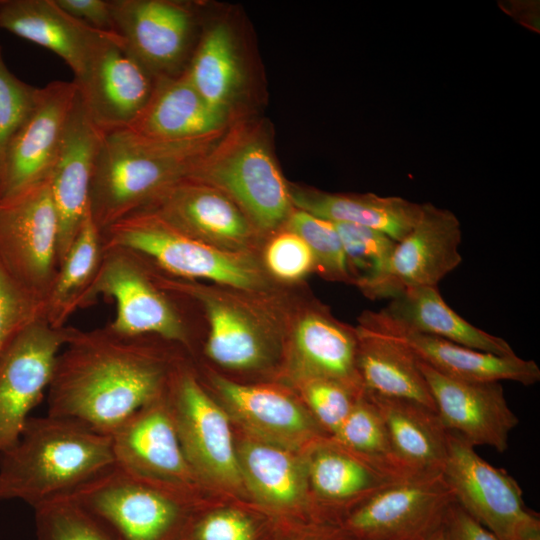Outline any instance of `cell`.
Here are the masks:
<instances>
[{"instance_id": "cell-44", "label": "cell", "mask_w": 540, "mask_h": 540, "mask_svg": "<svg viewBox=\"0 0 540 540\" xmlns=\"http://www.w3.org/2000/svg\"><path fill=\"white\" fill-rule=\"evenodd\" d=\"M55 2L65 12L91 27L116 33L109 0H55Z\"/></svg>"}, {"instance_id": "cell-43", "label": "cell", "mask_w": 540, "mask_h": 540, "mask_svg": "<svg viewBox=\"0 0 540 540\" xmlns=\"http://www.w3.org/2000/svg\"><path fill=\"white\" fill-rule=\"evenodd\" d=\"M265 258L270 271L284 280L299 279L315 265L310 248L292 231L274 238L267 247Z\"/></svg>"}, {"instance_id": "cell-16", "label": "cell", "mask_w": 540, "mask_h": 540, "mask_svg": "<svg viewBox=\"0 0 540 540\" xmlns=\"http://www.w3.org/2000/svg\"><path fill=\"white\" fill-rule=\"evenodd\" d=\"M114 463L174 487L197 482L182 450L168 398L147 403L110 434Z\"/></svg>"}, {"instance_id": "cell-20", "label": "cell", "mask_w": 540, "mask_h": 540, "mask_svg": "<svg viewBox=\"0 0 540 540\" xmlns=\"http://www.w3.org/2000/svg\"><path fill=\"white\" fill-rule=\"evenodd\" d=\"M213 383L227 414L249 438L294 452L311 448L324 438L325 430L308 408L281 391L222 377H215Z\"/></svg>"}, {"instance_id": "cell-34", "label": "cell", "mask_w": 540, "mask_h": 540, "mask_svg": "<svg viewBox=\"0 0 540 540\" xmlns=\"http://www.w3.org/2000/svg\"><path fill=\"white\" fill-rule=\"evenodd\" d=\"M185 74L210 106L225 111L237 85L238 65L232 37L224 25L206 33Z\"/></svg>"}, {"instance_id": "cell-19", "label": "cell", "mask_w": 540, "mask_h": 540, "mask_svg": "<svg viewBox=\"0 0 540 540\" xmlns=\"http://www.w3.org/2000/svg\"><path fill=\"white\" fill-rule=\"evenodd\" d=\"M103 133L88 117L79 97L48 174L58 219V267L89 212V194Z\"/></svg>"}, {"instance_id": "cell-38", "label": "cell", "mask_w": 540, "mask_h": 540, "mask_svg": "<svg viewBox=\"0 0 540 540\" xmlns=\"http://www.w3.org/2000/svg\"><path fill=\"white\" fill-rule=\"evenodd\" d=\"M289 225L310 248L323 273L334 279H350L342 243L332 222L298 210L290 217Z\"/></svg>"}, {"instance_id": "cell-47", "label": "cell", "mask_w": 540, "mask_h": 540, "mask_svg": "<svg viewBox=\"0 0 540 540\" xmlns=\"http://www.w3.org/2000/svg\"><path fill=\"white\" fill-rule=\"evenodd\" d=\"M425 540H449L444 524L432 531Z\"/></svg>"}, {"instance_id": "cell-10", "label": "cell", "mask_w": 540, "mask_h": 540, "mask_svg": "<svg viewBox=\"0 0 540 540\" xmlns=\"http://www.w3.org/2000/svg\"><path fill=\"white\" fill-rule=\"evenodd\" d=\"M70 327L38 318L18 332L0 354V454L20 436L47 392L56 358Z\"/></svg>"}, {"instance_id": "cell-3", "label": "cell", "mask_w": 540, "mask_h": 540, "mask_svg": "<svg viewBox=\"0 0 540 540\" xmlns=\"http://www.w3.org/2000/svg\"><path fill=\"white\" fill-rule=\"evenodd\" d=\"M201 145L202 141H155L130 129L103 134L89 194V211L99 230L189 177Z\"/></svg>"}, {"instance_id": "cell-2", "label": "cell", "mask_w": 540, "mask_h": 540, "mask_svg": "<svg viewBox=\"0 0 540 540\" xmlns=\"http://www.w3.org/2000/svg\"><path fill=\"white\" fill-rule=\"evenodd\" d=\"M114 463L110 435L46 414L30 417L0 454V501L32 508L65 495Z\"/></svg>"}, {"instance_id": "cell-41", "label": "cell", "mask_w": 540, "mask_h": 540, "mask_svg": "<svg viewBox=\"0 0 540 540\" xmlns=\"http://www.w3.org/2000/svg\"><path fill=\"white\" fill-rule=\"evenodd\" d=\"M264 526L248 512L233 507L210 510L195 516L186 540H264Z\"/></svg>"}, {"instance_id": "cell-36", "label": "cell", "mask_w": 540, "mask_h": 540, "mask_svg": "<svg viewBox=\"0 0 540 540\" xmlns=\"http://www.w3.org/2000/svg\"><path fill=\"white\" fill-rule=\"evenodd\" d=\"M332 223L342 243L349 277L366 293L385 274L396 241L373 228Z\"/></svg>"}, {"instance_id": "cell-28", "label": "cell", "mask_w": 540, "mask_h": 540, "mask_svg": "<svg viewBox=\"0 0 540 540\" xmlns=\"http://www.w3.org/2000/svg\"><path fill=\"white\" fill-rule=\"evenodd\" d=\"M365 393L379 410L399 460L413 472H442L449 431L437 413L414 402Z\"/></svg>"}, {"instance_id": "cell-25", "label": "cell", "mask_w": 540, "mask_h": 540, "mask_svg": "<svg viewBox=\"0 0 540 540\" xmlns=\"http://www.w3.org/2000/svg\"><path fill=\"white\" fill-rule=\"evenodd\" d=\"M308 477L317 499L332 507H348L347 514L389 484L404 479L383 471L332 438H323L309 450Z\"/></svg>"}, {"instance_id": "cell-24", "label": "cell", "mask_w": 540, "mask_h": 540, "mask_svg": "<svg viewBox=\"0 0 540 540\" xmlns=\"http://www.w3.org/2000/svg\"><path fill=\"white\" fill-rule=\"evenodd\" d=\"M225 111L210 106L186 74L158 79L146 108L129 128L160 142L203 141L223 124Z\"/></svg>"}, {"instance_id": "cell-46", "label": "cell", "mask_w": 540, "mask_h": 540, "mask_svg": "<svg viewBox=\"0 0 540 540\" xmlns=\"http://www.w3.org/2000/svg\"><path fill=\"white\" fill-rule=\"evenodd\" d=\"M271 540H352L336 524L310 523L275 531Z\"/></svg>"}, {"instance_id": "cell-1", "label": "cell", "mask_w": 540, "mask_h": 540, "mask_svg": "<svg viewBox=\"0 0 540 540\" xmlns=\"http://www.w3.org/2000/svg\"><path fill=\"white\" fill-rule=\"evenodd\" d=\"M144 336L107 327H70L47 390V414L71 419L110 435L125 419L164 394L165 362Z\"/></svg>"}, {"instance_id": "cell-45", "label": "cell", "mask_w": 540, "mask_h": 540, "mask_svg": "<svg viewBox=\"0 0 540 540\" xmlns=\"http://www.w3.org/2000/svg\"><path fill=\"white\" fill-rule=\"evenodd\" d=\"M443 524L449 540H499L456 501L447 510Z\"/></svg>"}, {"instance_id": "cell-48", "label": "cell", "mask_w": 540, "mask_h": 540, "mask_svg": "<svg viewBox=\"0 0 540 540\" xmlns=\"http://www.w3.org/2000/svg\"><path fill=\"white\" fill-rule=\"evenodd\" d=\"M408 540H422V539H408ZM423 540H425V539H423Z\"/></svg>"}, {"instance_id": "cell-49", "label": "cell", "mask_w": 540, "mask_h": 540, "mask_svg": "<svg viewBox=\"0 0 540 540\" xmlns=\"http://www.w3.org/2000/svg\"><path fill=\"white\" fill-rule=\"evenodd\" d=\"M180 540H186V539H184V538H181Z\"/></svg>"}, {"instance_id": "cell-42", "label": "cell", "mask_w": 540, "mask_h": 540, "mask_svg": "<svg viewBox=\"0 0 540 540\" xmlns=\"http://www.w3.org/2000/svg\"><path fill=\"white\" fill-rule=\"evenodd\" d=\"M43 314L44 302L25 290L0 262V354L18 332Z\"/></svg>"}, {"instance_id": "cell-31", "label": "cell", "mask_w": 540, "mask_h": 540, "mask_svg": "<svg viewBox=\"0 0 540 540\" xmlns=\"http://www.w3.org/2000/svg\"><path fill=\"white\" fill-rule=\"evenodd\" d=\"M154 201V211L191 235L230 242L248 236L249 227L242 214L227 198L211 190L181 180Z\"/></svg>"}, {"instance_id": "cell-18", "label": "cell", "mask_w": 540, "mask_h": 540, "mask_svg": "<svg viewBox=\"0 0 540 540\" xmlns=\"http://www.w3.org/2000/svg\"><path fill=\"white\" fill-rule=\"evenodd\" d=\"M77 96L73 81H54L39 88L34 109L7 148L0 173V199L48 176Z\"/></svg>"}, {"instance_id": "cell-29", "label": "cell", "mask_w": 540, "mask_h": 540, "mask_svg": "<svg viewBox=\"0 0 540 540\" xmlns=\"http://www.w3.org/2000/svg\"><path fill=\"white\" fill-rule=\"evenodd\" d=\"M300 210L335 223H349L384 232L396 242L416 224L422 204L399 196L300 192L293 196Z\"/></svg>"}, {"instance_id": "cell-15", "label": "cell", "mask_w": 540, "mask_h": 540, "mask_svg": "<svg viewBox=\"0 0 540 540\" xmlns=\"http://www.w3.org/2000/svg\"><path fill=\"white\" fill-rule=\"evenodd\" d=\"M116 33L126 49L156 78L184 74L193 17L166 0H109Z\"/></svg>"}, {"instance_id": "cell-6", "label": "cell", "mask_w": 540, "mask_h": 540, "mask_svg": "<svg viewBox=\"0 0 540 540\" xmlns=\"http://www.w3.org/2000/svg\"><path fill=\"white\" fill-rule=\"evenodd\" d=\"M443 476L455 501L499 540H540V519L517 481L494 467L456 433L448 434Z\"/></svg>"}, {"instance_id": "cell-21", "label": "cell", "mask_w": 540, "mask_h": 540, "mask_svg": "<svg viewBox=\"0 0 540 540\" xmlns=\"http://www.w3.org/2000/svg\"><path fill=\"white\" fill-rule=\"evenodd\" d=\"M0 28L45 47L81 77L100 46L116 33L74 18L55 0H0Z\"/></svg>"}, {"instance_id": "cell-9", "label": "cell", "mask_w": 540, "mask_h": 540, "mask_svg": "<svg viewBox=\"0 0 540 540\" xmlns=\"http://www.w3.org/2000/svg\"><path fill=\"white\" fill-rule=\"evenodd\" d=\"M169 406L186 460L199 481L243 493L230 417L187 372L175 380Z\"/></svg>"}, {"instance_id": "cell-11", "label": "cell", "mask_w": 540, "mask_h": 540, "mask_svg": "<svg viewBox=\"0 0 540 540\" xmlns=\"http://www.w3.org/2000/svg\"><path fill=\"white\" fill-rule=\"evenodd\" d=\"M99 295L115 302L116 314L108 325L113 332L125 336L155 335L185 342L181 320L142 272L131 252L102 249L98 270L77 308L90 305Z\"/></svg>"}, {"instance_id": "cell-17", "label": "cell", "mask_w": 540, "mask_h": 540, "mask_svg": "<svg viewBox=\"0 0 540 540\" xmlns=\"http://www.w3.org/2000/svg\"><path fill=\"white\" fill-rule=\"evenodd\" d=\"M418 361V360H417ZM444 428L472 446L502 453L519 419L509 407L500 382H470L445 376L418 361Z\"/></svg>"}, {"instance_id": "cell-23", "label": "cell", "mask_w": 540, "mask_h": 540, "mask_svg": "<svg viewBox=\"0 0 540 540\" xmlns=\"http://www.w3.org/2000/svg\"><path fill=\"white\" fill-rule=\"evenodd\" d=\"M233 195L251 217L264 228L285 219L291 196L267 149L249 142L222 160L210 176Z\"/></svg>"}, {"instance_id": "cell-33", "label": "cell", "mask_w": 540, "mask_h": 540, "mask_svg": "<svg viewBox=\"0 0 540 540\" xmlns=\"http://www.w3.org/2000/svg\"><path fill=\"white\" fill-rule=\"evenodd\" d=\"M331 438L395 477L406 478L418 473L408 469L397 457L383 418L364 390Z\"/></svg>"}, {"instance_id": "cell-39", "label": "cell", "mask_w": 540, "mask_h": 540, "mask_svg": "<svg viewBox=\"0 0 540 540\" xmlns=\"http://www.w3.org/2000/svg\"><path fill=\"white\" fill-rule=\"evenodd\" d=\"M38 94L39 88L8 69L0 47V173L9 143L34 109Z\"/></svg>"}, {"instance_id": "cell-26", "label": "cell", "mask_w": 540, "mask_h": 540, "mask_svg": "<svg viewBox=\"0 0 540 540\" xmlns=\"http://www.w3.org/2000/svg\"><path fill=\"white\" fill-rule=\"evenodd\" d=\"M403 326L455 344L500 356L515 355L510 344L466 321L447 305L437 287H414L381 310Z\"/></svg>"}, {"instance_id": "cell-8", "label": "cell", "mask_w": 540, "mask_h": 540, "mask_svg": "<svg viewBox=\"0 0 540 540\" xmlns=\"http://www.w3.org/2000/svg\"><path fill=\"white\" fill-rule=\"evenodd\" d=\"M453 502L442 472L417 473L375 493L338 526L352 540H423L443 524Z\"/></svg>"}, {"instance_id": "cell-27", "label": "cell", "mask_w": 540, "mask_h": 540, "mask_svg": "<svg viewBox=\"0 0 540 540\" xmlns=\"http://www.w3.org/2000/svg\"><path fill=\"white\" fill-rule=\"evenodd\" d=\"M358 344L359 333L355 335L323 312H308L295 330L297 370L305 382L328 379L363 390L356 365Z\"/></svg>"}, {"instance_id": "cell-40", "label": "cell", "mask_w": 540, "mask_h": 540, "mask_svg": "<svg viewBox=\"0 0 540 540\" xmlns=\"http://www.w3.org/2000/svg\"><path fill=\"white\" fill-rule=\"evenodd\" d=\"M362 392L363 390L328 379L309 380L303 387V397L308 410L330 436L342 425Z\"/></svg>"}, {"instance_id": "cell-37", "label": "cell", "mask_w": 540, "mask_h": 540, "mask_svg": "<svg viewBox=\"0 0 540 540\" xmlns=\"http://www.w3.org/2000/svg\"><path fill=\"white\" fill-rule=\"evenodd\" d=\"M33 509L37 540H119L99 519L67 497Z\"/></svg>"}, {"instance_id": "cell-35", "label": "cell", "mask_w": 540, "mask_h": 540, "mask_svg": "<svg viewBox=\"0 0 540 540\" xmlns=\"http://www.w3.org/2000/svg\"><path fill=\"white\" fill-rule=\"evenodd\" d=\"M210 331L206 345L208 356L232 369H247L263 358L259 337L247 319L230 306L206 300Z\"/></svg>"}, {"instance_id": "cell-30", "label": "cell", "mask_w": 540, "mask_h": 540, "mask_svg": "<svg viewBox=\"0 0 540 540\" xmlns=\"http://www.w3.org/2000/svg\"><path fill=\"white\" fill-rule=\"evenodd\" d=\"M357 372L365 392L423 405L436 412L429 387L417 359L390 340L361 330Z\"/></svg>"}, {"instance_id": "cell-22", "label": "cell", "mask_w": 540, "mask_h": 540, "mask_svg": "<svg viewBox=\"0 0 540 540\" xmlns=\"http://www.w3.org/2000/svg\"><path fill=\"white\" fill-rule=\"evenodd\" d=\"M236 450L245 488L261 507L279 516H312L309 451L302 454L249 437Z\"/></svg>"}, {"instance_id": "cell-12", "label": "cell", "mask_w": 540, "mask_h": 540, "mask_svg": "<svg viewBox=\"0 0 540 540\" xmlns=\"http://www.w3.org/2000/svg\"><path fill=\"white\" fill-rule=\"evenodd\" d=\"M157 81L118 34L100 46L85 73L73 80L88 117L103 134L129 129L149 103Z\"/></svg>"}, {"instance_id": "cell-32", "label": "cell", "mask_w": 540, "mask_h": 540, "mask_svg": "<svg viewBox=\"0 0 540 540\" xmlns=\"http://www.w3.org/2000/svg\"><path fill=\"white\" fill-rule=\"evenodd\" d=\"M102 257L101 231L90 211L70 249L60 263L44 301L43 319L54 328L64 327L95 276Z\"/></svg>"}, {"instance_id": "cell-14", "label": "cell", "mask_w": 540, "mask_h": 540, "mask_svg": "<svg viewBox=\"0 0 540 540\" xmlns=\"http://www.w3.org/2000/svg\"><path fill=\"white\" fill-rule=\"evenodd\" d=\"M362 332L399 344L418 361L435 371L463 381H515L525 386L540 380V369L533 360L500 356L470 349L439 337L409 329L383 312H367L362 318Z\"/></svg>"}, {"instance_id": "cell-13", "label": "cell", "mask_w": 540, "mask_h": 540, "mask_svg": "<svg viewBox=\"0 0 540 540\" xmlns=\"http://www.w3.org/2000/svg\"><path fill=\"white\" fill-rule=\"evenodd\" d=\"M457 216L431 203L422 204L414 227L399 241L383 277L365 294L393 298L408 288L437 287L462 262Z\"/></svg>"}, {"instance_id": "cell-4", "label": "cell", "mask_w": 540, "mask_h": 540, "mask_svg": "<svg viewBox=\"0 0 540 540\" xmlns=\"http://www.w3.org/2000/svg\"><path fill=\"white\" fill-rule=\"evenodd\" d=\"M189 492L112 463L62 496L94 515L119 540H180L194 518L184 496Z\"/></svg>"}, {"instance_id": "cell-7", "label": "cell", "mask_w": 540, "mask_h": 540, "mask_svg": "<svg viewBox=\"0 0 540 540\" xmlns=\"http://www.w3.org/2000/svg\"><path fill=\"white\" fill-rule=\"evenodd\" d=\"M58 219L48 176L0 199V262L45 301L58 270Z\"/></svg>"}, {"instance_id": "cell-5", "label": "cell", "mask_w": 540, "mask_h": 540, "mask_svg": "<svg viewBox=\"0 0 540 540\" xmlns=\"http://www.w3.org/2000/svg\"><path fill=\"white\" fill-rule=\"evenodd\" d=\"M102 249L119 248L153 259L166 271L248 289L253 270L239 258L217 250L169 222L154 210L140 209L101 231Z\"/></svg>"}]
</instances>
